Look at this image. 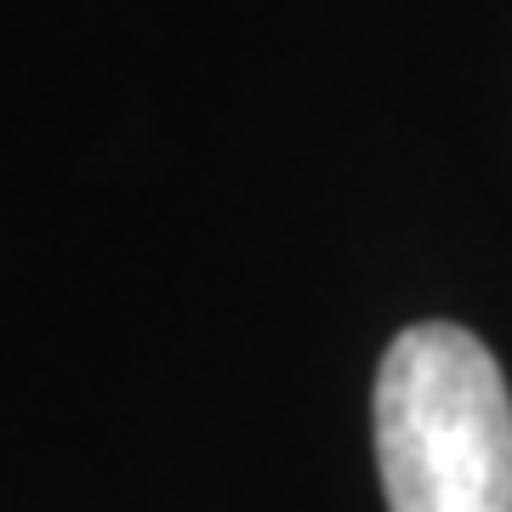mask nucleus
<instances>
[{
	"instance_id": "f257e3e1",
	"label": "nucleus",
	"mask_w": 512,
	"mask_h": 512,
	"mask_svg": "<svg viewBox=\"0 0 512 512\" xmlns=\"http://www.w3.org/2000/svg\"><path fill=\"white\" fill-rule=\"evenodd\" d=\"M370 421L387 512H512V393L467 325L399 330Z\"/></svg>"
}]
</instances>
